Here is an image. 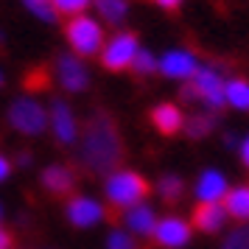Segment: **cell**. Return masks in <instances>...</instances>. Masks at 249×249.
<instances>
[{"mask_svg": "<svg viewBox=\"0 0 249 249\" xmlns=\"http://www.w3.org/2000/svg\"><path fill=\"white\" fill-rule=\"evenodd\" d=\"M121 160H124V140L112 115L95 112L81 135V165L90 174H112L121 168Z\"/></svg>", "mask_w": 249, "mask_h": 249, "instance_id": "6da1fadb", "label": "cell"}, {"mask_svg": "<svg viewBox=\"0 0 249 249\" xmlns=\"http://www.w3.org/2000/svg\"><path fill=\"white\" fill-rule=\"evenodd\" d=\"M104 193H107V199L109 204L115 207H132V204L143 202L148 193V182L137 174V171H112L107 182H104Z\"/></svg>", "mask_w": 249, "mask_h": 249, "instance_id": "7a4b0ae2", "label": "cell"}, {"mask_svg": "<svg viewBox=\"0 0 249 249\" xmlns=\"http://www.w3.org/2000/svg\"><path fill=\"white\" fill-rule=\"evenodd\" d=\"M9 126H12L14 132H20V135H28V137H36L42 135L48 129V109L42 104L31 98V95H20V98H14L9 104Z\"/></svg>", "mask_w": 249, "mask_h": 249, "instance_id": "3957f363", "label": "cell"}, {"mask_svg": "<svg viewBox=\"0 0 249 249\" xmlns=\"http://www.w3.org/2000/svg\"><path fill=\"white\" fill-rule=\"evenodd\" d=\"M68 42L76 56H95L104 48V28L92 17H73L68 23Z\"/></svg>", "mask_w": 249, "mask_h": 249, "instance_id": "277c9868", "label": "cell"}, {"mask_svg": "<svg viewBox=\"0 0 249 249\" xmlns=\"http://www.w3.org/2000/svg\"><path fill=\"white\" fill-rule=\"evenodd\" d=\"M191 87L196 92V101H202L207 109H221V104H224V79H221V73L215 68H204L199 65L196 73H193L191 79Z\"/></svg>", "mask_w": 249, "mask_h": 249, "instance_id": "5b68a950", "label": "cell"}, {"mask_svg": "<svg viewBox=\"0 0 249 249\" xmlns=\"http://www.w3.org/2000/svg\"><path fill=\"white\" fill-rule=\"evenodd\" d=\"M137 34L132 31H121V34H115L109 42H104L101 48V65L107 70H126L132 68V59L137 56Z\"/></svg>", "mask_w": 249, "mask_h": 249, "instance_id": "8992f818", "label": "cell"}, {"mask_svg": "<svg viewBox=\"0 0 249 249\" xmlns=\"http://www.w3.org/2000/svg\"><path fill=\"white\" fill-rule=\"evenodd\" d=\"M48 129L53 132L56 143L62 146H73L76 137H79V121L70 109V104H65L62 98H53L51 101V109H48Z\"/></svg>", "mask_w": 249, "mask_h": 249, "instance_id": "52a82bcc", "label": "cell"}, {"mask_svg": "<svg viewBox=\"0 0 249 249\" xmlns=\"http://www.w3.org/2000/svg\"><path fill=\"white\" fill-rule=\"evenodd\" d=\"M56 81L68 92H84L90 87V70L76 53H59L56 56Z\"/></svg>", "mask_w": 249, "mask_h": 249, "instance_id": "ba28073f", "label": "cell"}, {"mask_svg": "<svg viewBox=\"0 0 249 249\" xmlns=\"http://www.w3.org/2000/svg\"><path fill=\"white\" fill-rule=\"evenodd\" d=\"M65 215H68V221L73 227H79V230H87V227H95L104 221V204L98 199H92V196H73L65 207Z\"/></svg>", "mask_w": 249, "mask_h": 249, "instance_id": "9c48e42d", "label": "cell"}, {"mask_svg": "<svg viewBox=\"0 0 249 249\" xmlns=\"http://www.w3.org/2000/svg\"><path fill=\"white\" fill-rule=\"evenodd\" d=\"M154 241L165 249H182L191 244V224L179 218V215H165V218H157V227H154Z\"/></svg>", "mask_w": 249, "mask_h": 249, "instance_id": "30bf717a", "label": "cell"}, {"mask_svg": "<svg viewBox=\"0 0 249 249\" xmlns=\"http://www.w3.org/2000/svg\"><path fill=\"white\" fill-rule=\"evenodd\" d=\"M199 62L191 51H168L162 59H157V70L174 81H188L196 73Z\"/></svg>", "mask_w": 249, "mask_h": 249, "instance_id": "8fae6325", "label": "cell"}, {"mask_svg": "<svg viewBox=\"0 0 249 249\" xmlns=\"http://www.w3.org/2000/svg\"><path fill=\"white\" fill-rule=\"evenodd\" d=\"M126 230L132 232V235H154V227H157V213H154V207H148L146 202H137L132 207H126Z\"/></svg>", "mask_w": 249, "mask_h": 249, "instance_id": "7c38bea8", "label": "cell"}, {"mask_svg": "<svg viewBox=\"0 0 249 249\" xmlns=\"http://www.w3.org/2000/svg\"><path fill=\"white\" fill-rule=\"evenodd\" d=\"M227 191H230V185H227L224 174H218L215 168L202 171V177L196 179V188H193L199 202H221L227 196Z\"/></svg>", "mask_w": 249, "mask_h": 249, "instance_id": "4fadbf2b", "label": "cell"}, {"mask_svg": "<svg viewBox=\"0 0 249 249\" xmlns=\"http://www.w3.org/2000/svg\"><path fill=\"white\" fill-rule=\"evenodd\" d=\"M227 221V210L221 202H199L193 210V227H199L202 232H221Z\"/></svg>", "mask_w": 249, "mask_h": 249, "instance_id": "5bb4252c", "label": "cell"}, {"mask_svg": "<svg viewBox=\"0 0 249 249\" xmlns=\"http://www.w3.org/2000/svg\"><path fill=\"white\" fill-rule=\"evenodd\" d=\"M148 118H151V124H154V129L160 135H177L185 126V115H182V109L177 104H160V107L151 109Z\"/></svg>", "mask_w": 249, "mask_h": 249, "instance_id": "9a60e30c", "label": "cell"}, {"mask_svg": "<svg viewBox=\"0 0 249 249\" xmlns=\"http://www.w3.org/2000/svg\"><path fill=\"white\" fill-rule=\"evenodd\" d=\"M42 188L51 191L53 196H65V193H73L76 188V174L68 165H48L42 171Z\"/></svg>", "mask_w": 249, "mask_h": 249, "instance_id": "2e32d148", "label": "cell"}, {"mask_svg": "<svg viewBox=\"0 0 249 249\" xmlns=\"http://www.w3.org/2000/svg\"><path fill=\"white\" fill-rule=\"evenodd\" d=\"M221 202H224L227 215H232V218H238V221H249V185L230 188Z\"/></svg>", "mask_w": 249, "mask_h": 249, "instance_id": "e0dca14e", "label": "cell"}, {"mask_svg": "<svg viewBox=\"0 0 249 249\" xmlns=\"http://www.w3.org/2000/svg\"><path fill=\"white\" fill-rule=\"evenodd\" d=\"M215 126H218V115H215L213 109H207V112L191 115V118L185 121V126H182V132L191 137V140H199V137H207V135H210Z\"/></svg>", "mask_w": 249, "mask_h": 249, "instance_id": "ac0fdd59", "label": "cell"}, {"mask_svg": "<svg viewBox=\"0 0 249 249\" xmlns=\"http://www.w3.org/2000/svg\"><path fill=\"white\" fill-rule=\"evenodd\" d=\"M224 104L249 112V81L247 79H230V81H224Z\"/></svg>", "mask_w": 249, "mask_h": 249, "instance_id": "d6986e66", "label": "cell"}, {"mask_svg": "<svg viewBox=\"0 0 249 249\" xmlns=\"http://www.w3.org/2000/svg\"><path fill=\"white\" fill-rule=\"evenodd\" d=\"M92 3H95L98 14H101L107 23H112V25L124 23L126 12H129V3H126V0H92Z\"/></svg>", "mask_w": 249, "mask_h": 249, "instance_id": "ffe728a7", "label": "cell"}, {"mask_svg": "<svg viewBox=\"0 0 249 249\" xmlns=\"http://www.w3.org/2000/svg\"><path fill=\"white\" fill-rule=\"evenodd\" d=\"M157 193L165 202H179L182 193H185V182H182L177 174H162L157 179Z\"/></svg>", "mask_w": 249, "mask_h": 249, "instance_id": "44dd1931", "label": "cell"}, {"mask_svg": "<svg viewBox=\"0 0 249 249\" xmlns=\"http://www.w3.org/2000/svg\"><path fill=\"white\" fill-rule=\"evenodd\" d=\"M23 3L36 20H42V23H53L56 20V9H53L51 0H23Z\"/></svg>", "mask_w": 249, "mask_h": 249, "instance_id": "7402d4cb", "label": "cell"}, {"mask_svg": "<svg viewBox=\"0 0 249 249\" xmlns=\"http://www.w3.org/2000/svg\"><path fill=\"white\" fill-rule=\"evenodd\" d=\"M132 70H135L137 76H151L154 70H157V59H154V53H148V51H137V56L132 59Z\"/></svg>", "mask_w": 249, "mask_h": 249, "instance_id": "603a6c76", "label": "cell"}, {"mask_svg": "<svg viewBox=\"0 0 249 249\" xmlns=\"http://www.w3.org/2000/svg\"><path fill=\"white\" fill-rule=\"evenodd\" d=\"M107 249H137V241L129 230H112L107 235Z\"/></svg>", "mask_w": 249, "mask_h": 249, "instance_id": "cb8c5ba5", "label": "cell"}, {"mask_svg": "<svg viewBox=\"0 0 249 249\" xmlns=\"http://www.w3.org/2000/svg\"><path fill=\"white\" fill-rule=\"evenodd\" d=\"M221 249H249V224L235 227V230L224 238Z\"/></svg>", "mask_w": 249, "mask_h": 249, "instance_id": "d4e9b609", "label": "cell"}, {"mask_svg": "<svg viewBox=\"0 0 249 249\" xmlns=\"http://www.w3.org/2000/svg\"><path fill=\"white\" fill-rule=\"evenodd\" d=\"M56 14H81L92 0H51Z\"/></svg>", "mask_w": 249, "mask_h": 249, "instance_id": "484cf974", "label": "cell"}, {"mask_svg": "<svg viewBox=\"0 0 249 249\" xmlns=\"http://www.w3.org/2000/svg\"><path fill=\"white\" fill-rule=\"evenodd\" d=\"M238 151H241V162H244V165L249 168V135L244 137L241 143H238Z\"/></svg>", "mask_w": 249, "mask_h": 249, "instance_id": "4316f807", "label": "cell"}, {"mask_svg": "<svg viewBox=\"0 0 249 249\" xmlns=\"http://www.w3.org/2000/svg\"><path fill=\"white\" fill-rule=\"evenodd\" d=\"M9 174H12V162H9V160L0 154V182L9 179Z\"/></svg>", "mask_w": 249, "mask_h": 249, "instance_id": "83f0119b", "label": "cell"}, {"mask_svg": "<svg viewBox=\"0 0 249 249\" xmlns=\"http://www.w3.org/2000/svg\"><path fill=\"white\" fill-rule=\"evenodd\" d=\"M160 9H165V12H174V9H179L182 6V0H154Z\"/></svg>", "mask_w": 249, "mask_h": 249, "instance_id": "f1b7e54d", "label": "cell"}, {"mask_svg": "<svg viewBox=\"0 0 249 249\" xmlns=\"http://www.w3.org/2000/svg\"><path fill=\"white\" fill-rule=\"evenodd\" d=\"M0 249H12V232L0 227Z\"/></svg>", "mask_w": 249, "mask_h": 249, "instance_id": "f546056e", "label": "cell"}, {"mask_svg": "<svg viewBox=\"0 0 249 249\" xmlns=\"http://www.w3.org/2000/svg\"><path fill=\"white\" fill-rule=\"evenodd\" d=\"M238 143H241V140H238L232 132H227V135H224V146H227V148H238Z\"/></svg>", "mask_w": 249, "mask_h": 249, "instance_id": "4dcf8cb0", "label": "cell"}, {"mask_svg": "<svg viewBox=\"0 0 249 249\" xmlns=\"http://www.w3.org/2000/svg\"><path fill=\"white\" fill-rule=\"evenodd\" d=\"M17 162H20V165H31L34 160H31V154H20V157H17Z\"/></svg>", "mask_w": 249, "mask_h": 249, "instance_id": "1f68e13d", "label": "cell"}, {"mask_svg": "<svg viewBox=\"0 0 249 249\" xmlns=\"http://www.w3.org/2000/svg\"><path fill=\"white\" fill-rule=\"evenodd\" d=\"M0 221H3V204H0Z\"/></svg>", "mask_w": 249, "mask_h": 249, "instance_id": "d6a6232c", "label": "cell"}, {"mask_svg": "<svg viewBox=\"0 0 249 249\" xmlns=\"http://www.w3.org/2000/svg\"><path fill=\"white\" fill-rule=\"evenodd\" d=\"M0 84H3V73H0Z\"/></svg>", "mask_w": 249, "mask_h": 249, "instance_id": "836d02e7", "label": "cell"}]
</instances>
